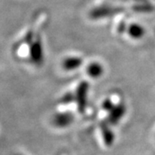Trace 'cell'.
<instances>
[{
  "instance_id": "6da1fadb",
  "label": "cell",
  "mask_w": 155,
  "mask_h": 155,
  "mask_svg": "<svg viewBox=\"0 0 155 155\" xmlns=\"http://www.w3.org/2000/svg\"><path fill=\"white\" fill-rule=\"evenodd\" d=\"M54 123L56 126L59 127H64L69 125L72 121V115H70L69 113H61L58 114L54 117Z\"/></svg>"
},
{
  "instance_id": "7a4b0ae2",
  "label": "cell",
  "mask_w": 155,
  "mask_h": 155,
  "mask_svg": "<svg viewBox=\"0 0 155 155\" xmlns=\"http://www.w3.org/2000/svg\"><path fill=\"white\" fill-rule=\"evenodd\" d=\"M88 74L92 78H98L102 75L103 73V68L101 67V65L97 63H92L89 66L88 69Z\"/></svg>"
},
{
  "instance_id": "3957f363",
  "label": "cell",
  "mask_w": 155,
  "mask_h": 155,
  "mask_svg": "<svg viewBox=\"0 0 155 155\" xmlns=\"http://www.w3.org/2000/svg\"><path fill=\"white\" fill-rule=\"evenodd\" d=\"M80 63H81L80 60H78L77 58H70V59L64 61L63 67L67 70H72V69L73 70V69L77 68L80 65Z\"/></svg>"
},
{
  "instance_id": "277c9868",
  "label": "cell",
  "mask_w": 155,
  "mask_h": 155,
  "mask_svg": "<svg viewBox=\"0 0 155 155\" xmlns=\"http://www.w3.org/2000/svg\"><path fill=\"white\" fill-rule=\"evenodd\" d=\"M113 112L112 113H115V114H112L111 115L110 119L112 120L111 122H116L119 118H121L123 115V113H124V110H123V107H117L116 109H114L113 108Z\"/></svg>"
},
{
  "instance_id": "5b68a950",
  "label": "cell",
  "mask_w": 155,
  "mask_h": 155,
  "mask_svg": "<svg viewBox=\"0 0 155 155\" xmlns=\"http://www.w3.org/2000/svg\"><path fill=\"white\" fill-rule=\"evenodd\" d=\"M86 86L83 85L78 90V99H79L78 100V104L81 106V108L84 105V103H85V95H86V88H87Z\"/></svg>"
},
{
  "instance_id": "8992f818",
  "label": "cell",
  "mask_w": 155,
  "mask_h": 155,
  "mask_svg": "<svg viewBox=\"0 0 155 155\" xmlns=\"http://www.w3.org/2000/svg\"><path fill=\"white\" fill-rule=\"evenodd\" d=\"M130 34L132 35V36L137 38L143 35V29L138 25H134L130 28Z\"/></svg>"
},
{
  "instance_id": "52a82bcc",
  "label": "cell",
  "mask_w": 155,
  "mask_h": 155,
  "mask_svg": "<svg viewBox=\"0 0 155 155\" xmlns=\"http://www.w3.org/2000/svg\"><path fill=\"white\" fill-rule=\"evenodd\" d=\"M15 155H22V154H15Z\"/></svg>"
}]
</instances>
